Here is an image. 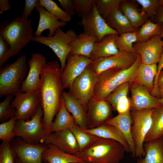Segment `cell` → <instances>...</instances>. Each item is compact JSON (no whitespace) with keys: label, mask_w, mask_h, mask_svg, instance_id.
Returning a JSON list of instances; mask_svg holds the SVG:
<instances>
[{"label":"cell","mask_w":163,"mask_h":163,"mask_svg":"<svg viewBox=\"0 0 163 163\" xmlns=\"http://www.w3.org/2000/svg\"><path fill=\"white\" fill-rule=\"evenodd\" d=\"M63 10L72 16L75 13L74 10L73 0H58Z\"/></svg>","instance_id":"7dc6e473"},{"label":"cell","mask_w":163,"mask_h":163,"mask_svg":"<svg viewBox=\"0 0 163 163\" xmlns=\"http://www.w3.org/2000/svg\"><path fill=\"white\" fill-rule=\"evenodd\" d=\"M125 151L119 142L100 138L75 155L87 163H120Z\"/></svg>","instance_id":"3957f363"},{"label":"cell","mask_w":163,"mask_h":163,"mask_svg":"<svg viewBox=\"0 0 163 163\" xmlns=\"http://www.w3.org/2000/svg\"><path fill=\"white\" fill-rule=\"evenodd\" d=\"M77 35L72 30H69L65 32L59 28L52 37L34 36L32 41L47 46L52 50L60 61L61 69L62 72L67 57L72 51V44Z\"/></svg>","instance_id":"8992f818"},{"label":"cell","mask_w":163,"mask_h":163,"mask_svg":"<svg viewBox=\"0 0 163 163\" xmlns=\"http://www.w3.org/2000/svg\"><path fill=\"white\" fill-rule=\"evenodd\" d=\"M48 145L47 148L43 152V161L49 163H71L84 162L75 155L67 153L52 144Z\"/></svg>","instance_id":"4316f807"},{"label":"cell","mask_w":163,"mask_h":163,"mask_svg":"<svg viewBox=\"0 0 163 163\" xmlns=\"http://www.w3.org/2000/svg\"><path fill=\"white\" fill-rule=\"evenodd\" d=\"M14 96L11 105L16 110L15 117L17 120H30L41 106L38 91L20 92Z\"/></svg>","instance_id":"8fae6325"},{"label":"cell","mask_w":163,"mask_h":163,"mask_svg":"<svg viewBox=\"0 0 163 163\" xmlns=\"http://www.w3.org/2000/svg\"><path fill=\"white\" fill-rule=\"evenodd\" d=\"M105 20L109 26L115 30L119 35L135 31L139 29L134 28L132 26L119 8Z\"/></svg>","instance_id":"f546056e"},{"label":"cell","mask_w":163,"mask_h":163,"mask_svg":"<svg viewBox=\"0 0 163 163\" xmlns=\"http://www.w3.org/2000/svg\"><path fill=\"white\" fill-rule=\"evenodd\" d=\"M157 97L161 98L163 97V69L158 76L157 82Z\"/></svg>","instance_id":"f907efd6"},{"label":"cell","mask_w":163,"mask_h":163,"mask_svg":"<svg viewBox=\"0 0 163 163\" xmlns=\"http://www.w3.org/2000/svg\"><path fill=\"white\" fill-rule=\"evenodd\" d=\"M142 63L140 55L134 63L126 69L113 68L98 76L93 96L95 98L105 100L110 94L120 85L128 82L131 84L135 79L137 70Z\"/></svg>","instance_id":"7a4b0ae2"},{"label":"cell","mask_w":163,"mask_h":163,"mask_svg":"<svg viewBox=\"0 0 163 163\" xmlns=\"http://www.w3.org/2000/svg\"><path fill=\"white\" fill-rule=\"evenodd\" d=\"M130 84L126 82L120 85L114 90L105 99L116 111L117 105L123 98L127 96Z\"/></svg>","instance_id":"74e56055"},{"label":"cell","mask_w":163,"mask_h":163,"mask_svg":"<svg viewBox=\"0 0 163 163\" xmlns=\"http://www.w3.org/2000/svg\"><path fill=\"white\" fill-rule=\"evenodd\" d=\"M119 35L110 34L105 36L100 41L96 42L90 58L92 60L115 55L119 52L115 43Z\"/></svg>","instance_id":"d4e9b609"},{"label":"cell","mask_w":163,"mask_h":163,"mask_svg":"<svg viewBox=\"0 0 163 163\" xmlns=\"http://www.w3.org/2000/svg\"><path fill=\"white\" fill-rule=\"evenodd\" d=\"M131 107V101L127 96L122 99L117 104L116 111L118 114L125 113L130 110Z\"/></svg>","instance_id":"bcb514c9"},{"label":"cell","mask_w":163,"mask_h":163,"mask_svg":"<svg viewBox=\"0 0 163 163\" xmlns=\"http://www.w3.org/2000/svg\"><path fill=\"white\" fill-rule=\"evenodd\" d=\"M153 22L163 23V0H159L158 6Z\"/></svg>","instance_id":"681fc988"},{"label":"cell","mask_w":163,"mask_h":163,"mask_svg":"<svg viewBox=\"0 0 163 163\" xmlns=\"http://www.w3.org/2000/svg\"><path fill=\"white\" fill-rule=\"evenodd\" d=\"M110 105L106 100L91 98L88 104L87 111L88 129L96 128L110 118Z\"/></svg>","instance_id":"ac0fdd59"},{"label":"cell","mask_w":163,"mask_h":163,"mask_svg":"<svg viewBox=\"0 0 163 163\" xmlns=\"http://www.w3.org/2000/svg\"><path fill=\"white\" fill-rule=\"evenodd\" d=\"M25 55L19 57L13 63L0 68V97L12 94L14 96L21 92L22 84L27 70Z\"/></svg>","instance_id":"5b68a950"},{"label":"cell","mask_w":163,"mask_h":163,"mask_svg":"<svg viewBox=\"0 0 163 163\" xmlns=\"http://www.w3.org/2000/svg\"><path fill=\"white\" fill-rule=\"evenodd\" d=\"M159 103L161 106H163V97L159 98Z\"/></svg>","instance_id":"f5cc1de1"},{"label":"cell","mask_w":163,"mask_h":163,"mask_svg":"<svg viewBox=\"0 0 163 163\" xmlns=\"http://www.w3.org/2000/svg\"><path fill=\"white\" fill-rule=\"evenodd\" d=\"M67 62L61 75V81L64 89L69 88L75 80L80 75L92 62L90 58L69 53Z\"/></svg>","instance_id":"4fadbf2b"},{"label":"cell","mask_w":163,"mask_h":163,"mask_svg":"<svg viewBox=\"0 0 163 163\" xmlns=\"http://www.w3.org/2000/svg\"><path fill=\"white\" fill-rule=\"evenodd\" d=\"M133 46L136 53L140 55L142 63L157 64L163 50V41L160 35H157L146 42L135 43Z\"/></svg>","instance_id":"e0dca14e"},{"label":"cell","mask_w":163,"mask_h":163,"mask_svg":"<svg viewBox=\"0 0 163 163\" xmlns=\"http://www.w3.org/2000/svg\"><path fill=\"white\" fill-rule=\"evenodd\" d=\"M95 0H73L75 13L82 18L92 11L95 5Z\"/></svg>","instance_id":"60d3db41"},{"label":"cell","mask_w":163,"mask_h":163,"mask_svg":"<svg viewBox=\"0 0 163 163\" xmlns=\"http://www.w3.org/2000/svg\"><path fill=\"white\" fill-rule=\"evenodd\" d=\"M14 96L12 94L7 95L5 99L0 103V122L1 123L15 117L16 110L11 105Z\"/></svg>","instance_id":"f35d334b"},{"label":"cell","mask_w":163,"mask_h":163,"mask_svg":"<svg viewBox=\"0 0 163 163\" xmlns=\"http://www.w3.org/2000/svg\"><path fill=\"white\" fill-rule=\"evenodd\" d=\"M35 8L39 13L40 18L37 29L34 34L35 37L41 36L42 32L46 29L49 30L47 36L52 37L57 29L66 25V23L59 20L41 5H37Z\"/></svg>","instance_id":"ffe728a7"},{"label":"cell","mask_w":163,"mask_h":163,"mask_svg":"<svg viewBox=\"0 0 163 163\" xmlns=\"http://www.w3.org/2000/svg\"><path fill=\"white\" fill-rule=\"evenodd\" d=\"M163 69V50L157 65V72L154 81L153 88L151 92L152 95L154 96H157V82L158 75L161 71Z\"/></svg>","instance_id":"c3c4849f"},{"label":"cell","mask_w":163,"mask_h":163,"mask_svg":"<svg viewBox=\"0 0 163 163\" xmlns=\"http://www.w3.org/2000/svg\"><path fill=\"white\" fill-rule=\"evenodd\" d=\"M137 4L135 0H122L119 8L132 26L138 29L149 19L138 8Z\"/></svg>","instance_id":"cb8c5ba5"},{"label":"cell","mask_w":163,"mask_h":163,"mask_svg":"<svg viewBox=\"0 0 163 163\" xmlns=\"http://www.w3.org/2000/svg\"><path fill=\"white\" fill-rule=\"evenodd\" d=\"M153 109H145L130 112L133 123L131 133L135 147V157H144L145 155L143 145L151 127Z\"/></svg>","instance_id":"ba28073f"},{"label":"cell","mask_w":163,"mask_h":163,"mask_svg":"<svg viewBox=\"0 0 163 163\" xmlns=\"http://www.w3.org/2000/svg\"><path fill=\"white\" fill-rule=\"evenodd\" d=\"M131 99L130 111L154 109L161 106L159 98L155 97L144 86L135 82L130 85Z\"/></svg>","instance_id":"9a60e30c"},{"label":"cell","mask_w":163,"mask_h":163,"mask_svg":"<svg viewBox=\"0 0 163 163\" xmlns=\"http://www.w3.org/2000/svg\"><path fill=\"white\" fill-rule=\"evenodd\" d=\"M43 112L41 106L30 120H16L14 130L15 136L21 138L24 142L30 144L44 143L47 136L42 123Z\"/></svg>","instance_id":"52a82bcc"},{"label":"cell","mask_w":163,"mask_h":163,"mask_svg":"<svg viewBox=\"0 0 163 163\" xmlns=\"http://www.w3.org/2000/svg\"><path fill=\"white\" fill-rule=\"evenodd\" d=\"M105 122L115 126L121 132L129 146L133 157L135 158V147L131 133L133 120L130 110L118 114Z\"/></svg>","instance_id":"44dd1931"},{"label":"cell","mask_w":163,"mask_h":163,"mask_svg":"<svg viewBox=\"0 0 163 163\" xmlns=\"http://www.w3.org/2000/svg\"><path fill=\"white\" fill-rule=\"evenodd\" d=\"M62 72L61 66L56 61L47 62L41 71L38 91L43 112L42 122L47 136L50 134L54 118L61 106L64 89L61 81Z\"/></svg>","instance_id":"6da1fadb"},{"label":"cell","mask_w":163,"mask_h":163,"mask_svg":"<svg viewBox=\"0 0 163 163\" xmlns=\"http://www.w3.org/2000/svg\"><path fill=\"white\" fill-rule=\"evenodd\" d=\"M15 158L10 142L2 141L0 145V163H14Z\"/></svg>","instance_id":"7bdbcfd3"},{"label":"cell","mask_w":163,"mask_h":163,"mask_svg":"<svg viewBox=\"0 0 163 163\" xmlns=\"http://www.w3.org/2000/svg\"><path fill=\"white\" fill-rule=\"evenodd\" d=\"M47 63L46 57L42 54L33 53L28 63L29 69L22 84L21 92L38 91L41 82L42 69Z\"/></svg>","instance_id":"2e32d148"},{"label":"cell","mask_w":163,"mask_h":163,"mask_svg":"<svg viewBox=\"0 0 163 163\" xmlns=\"http://www.w3.org/2000/svg\"><path fill=\"white\" fill-rule=\"evenodd\" d=\"M138 54L119 50L117 54L92 60L89 66L98 76L102 72L113 68L126 69L135 62Z\"/></svg>","instance_id":"7c38bea8"},{"label":"cell","mask_w":163,"mask_h":163,"mask_svg":"<svg viewBox=\"0 0 163 163\" xmlns=\"http://www.w3.org/2000/svg\"><path fill=\"white\" fill-rule=\"evenodd\" d=\"M40 5L60 20L67 23L70 22L72 17L51 0H40Z\"/></svg>","instance_id":"8d00e7d4"},{"label":"cell","mask_w":163,"mask_h":163,"mask_svg":"<svg viewBox=\"0 0 163 163\" xmlns=\"http://www.w3.org/2000/svg\"><path fill=\"white\" fill-rule=\"evenodd\" d=\"M138 30L135 31L125 33L118 36L115 40V43L119 50L130 53H136L133 46L134 44L136 42Z\"/></svg>","instance_id":"836d02e7"},{"label":"cell","mask_w":163,"mask_h":163,"mask_svg":"<svg viewBox=\"0 0 163 163\" xmlns=\"http://www.w3.org/2000/svg\"><path fill=\"white\" fill-rule=\"evenodd\" d=\"M141 6V10L148 18L153 21L158 5L159 0H136Z\"/></svg>","instance_id":"b9f144b4"},{"label":"cell","mask_w":163,"mask_h":163,"mask_svg":"<svg viewBox=\"0 0 163 163\" xmlns=\"http://www.w3.org/2000/svg\"><path fill=\"white\" fill-rule=\"evenodd\" d=\"M69 129L75 138L79 151L89 146L100 138L82 131L76 124L71 126Z\"/></svg>","instance_id":"e575fe53"},{"label":"cell","mask_w":163,"mask_h":163,"mask_svg":"<svg viewBox=\"0 0 163 163\" xmlns=\"http://www.w3.org/2000/svg\"><path fill=\"white\" fill-rule=\"evenodd\" d=\"M11 9V6L8 0H0V14Z\"/></svg>","instance_id":"816d5d0a"},{"label":"cell","mask_w":163,"mask_h":163,"mask_svg":"<svg viewBox=\"0 0 163 163\" xmlns=\"http://www.w3.org/2000/svg\"><path fill=\"white\" fill-rule=\"evenodd\" d=\"M44 163H49L48 162H47L44 161Z\"/></svg>","instance_id":"9f6ffc18"},{"label":"cell","mask_w":163,"mask_h":163,"mask_svg":"<svg viewBox=\"0 0 163 163\" xmlns=\"http://www.w3.org/2000/svg\"><path fill=\"white\" fill-rule=\"evenodd\" d=\"M157 72V64L149 65L141 63L137 70L134 82L144 86L151 92Z\"/></svg>","instance_id":"f1b7e54d"},{"label":"cell","mask_w":163,"mask_h":163,"mask_svg":"<svg viewBox=\"0 0 163 163\" xmlns=\"http://www.w3.org/2000/svg\"><path fill=\"white\" fill-rule=\"evenodd\" d=\"M143 147L145 155L136 163H163V137L145 142Z\"/></svg>","instance_id":"484cf974"},{"label":"cell","mask_w":163,"mask_h":163,"mask_svg":"<svg viewBox=\"0 0 163 163\" xmlns=\"http://www.w3.org/2000/svg\"><path fill=\"white\" fill-rule=\"evenodd\" d=\"M151 128L145 139L147 142L163 137V106L153 109Z\"/></svg>","instance_id":"1f68e13d"},{"label":"cell","mask_w":163,"mask_h":163,"mask_svg":"<svg viewBox=\"0 0 163 163\" xmlns=\"http://www.w3.org/2000/svg\"><path fill=\"white\" fill-rule=\"evenodd\" d=\"M81 23L84 31L96 37L98 41L108 34L119 35L115 30L109 26L106 20L99 14L95 4L91 12L82 18Z\"/></svg>","instance_id":"5bb4252c"},{"label":"cell","mask_w":163,"mask_h":163,"mask_svg":"<svg viewBox=\"0 0 163 163\" xmlns=\"http://www.w3.org/2000/svg\"><path fill=\"white\" fill-rule=\"evenodd\" d=\"M122 0H95L96 9L105 20L119 8Z\"/></svg>","instance_id":"d590c367"},{"label":"cell","mask_w":163,"mask_h":163,"mask_svg":"<svg viewBox=\"0 0 163 163\" xmlns=\"http://www.w3.org/2000/svg\"><path fill=\"white\" fill-rule=\"evenodd\" d=\"M10 47L8 42L0 35V67L10 58L9 52Z\"/></svg>","instance_id":"ee69618b"},{"label":"cell","mask_w":163,"mask_h":163,"mask_svg":"<svg viewBox=\"0 0 163 163\" xmlns=\"http://www.w3.org/2000/svg\"><path fill=\"white\" fill-rule=\"evenodd\" d=\"M161 26H162V30H161V32L160 35V36L163 41V23L161 24Z\"/></svg>","instance_id":"db71d44e"},{"label":"cell","mask_w":163,"mask_h":163,"mask_svg":"<svg viewBox=\"0 0 163 163\" xmlns=\"http://www.w3.org/2000/svg\"><path fill=\"white\" fill-rule=\"evenodd\" d=\"M38 5H40V0H25L24 10L21 17L28 20L34 9Z\"/></svg>","instance_id":"f6af8a7d"},{"label":"cell","mask_w":163,"mask_h":163,"mask_svg":"<svg viewBox=\"0 0 163 163\" xmlns=\"http://www.w3.org/2000/svg\"><path fill=\"white\" fill-rule=\"evenodd\" d=\"M81 128L85 132L98 137L116 141L122 145L126 152H130L129 146L124 136L119 130L113 125L104 122L93 129Z\"/></svg>","instance_id":"7402d4cb"},{"label":"cell","mask_w":163,"mask_h":163,"mask_svg":"<svg viewBox=\"0 0 163 163\" xmlns=\"http://www.w3.org/2000/svg\"><path fill=\"white\" fill-rule=\"evenodd\" d=\"M32 21L31 19L26 20L18 16L11 21L1 24L0 35L10 46V58L18 54L32 40L34 34Z\"/></svg>","instance_id":"277c9868"},{"label":"cell","mask_w":163,"mask_h":163,"mask_svg":"<svg viewBox=\"0 0 163 163\" xmlns=\"http://www.w3.org/2000/svg\"><path fill=\"white\" fill-rule=\"evenodd\" d=\"M75 124L74 119L66 109L62 97L61 106L54 121L52 123L50 133L69 129L71 126Z\"/></svg>","instance_id":"4dcf8cb0"},{"label":"cell","mask_w":163,"mask_h":163,"mask_svg":"<svg viewBox=\"0 0 163 163\" xmlns=\"http://www.w3.org/2000/svg\"><path fill=\"white\" fill-rule=\"evenodd\" d=\"M98 78V76L89 65L75 80L69 88V91L81 103L86 112Z\"/></svg>","instance_id":"9c48e42d"},{"label":"cell","mask_w":163,"mask_h":163,"mask_svg":"<svg viewBox=\"0 0 163 163\" xmlns=\"http://www.w3.org/2000/svg\"><path fill=\"white\" fill-rule=\"evenodd\" d=\"M15 117L0 124V139L10 142L15 137L14 130L16 120Z\"/></svg>","instance_id":"ab89813d"},{"label":"cell","mask_w":163,"mask_h":163,"mask_svg":"<svg viewBox=\"0 0 163 163\" xmlns=\"http://www.w3.org/2000/svg\"><path fill=\"white\" fill-rule=\"evenodd\" d=\"M97 41L96 37L84 31L77 35L75 39L72 44L70 53L90 58L94 45Z\"/></svg>","instance_id":"83f0119b"},{"label":"cell","mask_w":163,"mask_h":163,"mask_svg":"<svg viewBox=\"0 0 163 163\" xmlns=\"http://www.w3.org/2000/svg\"><path fill=\"white\" fill-rule=\"evenodd\" d=\"M87 163L83 162H73V163Z\"/></svg>","instance_id":"11a10c76"},{"label":"cell","mask_w":163,"mask_h":163,"mask_svg":"<svg viewBox=\"0 0 163 163\" xmlns=\"http://www.w3.org/2000/svg\"><path fill=\"white\" fill-rule=\"evenodd\" d=\"M62 97L65 107L71 113L76 124L81 128L88 129L87 112L78 101L69 91H63Z\"/></svg>","instance_id":"603a6c76"},{"label":"cell","mask_w":163,"mask_h":163,"mask_svg":"<svg viewBox=\"0 0 163 163\" xmlns=\"http://www.w3.org/2000/svg\"><path fill=\"white\" fill-rule=\"evenodd\" d=\"M10 144L15 154L14 163H43L42 154L48 147V145L45 143H29L17 136Z\"/></svg>","instance_id":"30bf717a"},{"label":"cell","mask_w":163,"mask_h":163,"mask_svg":"<svg viewBox=\"0 0 163 163\" xmlns=\"http://www.w3.org/2000/svg\"><path fill=\"white\" fill-rule=\"evenodd\" d=\"M161 30V23H155L149 19L139 28L136 43L144 42L154 36L160 35Z\"/></svg>","instance_id":"d6a6232c"},{"label":"cell","mask_w":163,"mask_h":163,"mask_svg":"<svg viewBox=\"0 0 163 163\" xmlns=\"http://www.w3.org/2000/svg\"><path fill=\"white\" fill-rule=\"evenodd\" d=\"M44 143L54 145L63 151L75 155L79 148L75 138L69 129L51 133L46 138Z\"/></svg>","instance_id":"d6986e66"}]
</instances>
